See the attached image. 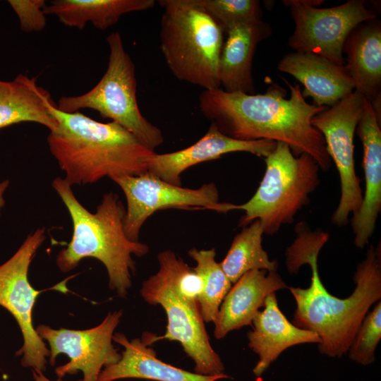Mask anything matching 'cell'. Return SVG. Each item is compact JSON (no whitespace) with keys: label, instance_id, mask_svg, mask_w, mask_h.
<instances>
[{"label":"cell","instance_id":"obj_1","mask_svg":"<svg viewBox=\"0 0 381 381\" xmlns=\"http://www.w3.org/2000/svg\"><path fill=\"white\" fill-rule=\"evenodd\" d=\"M296 238L286 250V265L291 273L309 265L311 283L308 288L287 287L296 303L293 324L316 333L318 349L329 357L346 354L370 308L381 298L380 247L373 245L354 274L356 287L349 297L337 298L323 285L318 258L329 239L328 233L311 231L304 222L296 226Z\"/></svg>","mask_w":381,"mask_h":381},{"label":"cell","instance_id":"obj_2","mask_svg":"<svg viewBox=\"0 0 381 381\" xmlns=\"http://www.w3.org/2000/svg\"><path fill=\"white\" fill-rule=\"evenodd\" d=\"M290 90L272 83L263 94L203 90L199 108L223 134L240 140H270L287 144L294 156L306 153L327 171L332 164L324 138L311 119L325 110L306 101L300 86L282 78Z\"/></svg>","mask_w":381,"mask_h":381},{"label":"cell","instance_id":"obj_3","mask_svg":"<svg viewBox=\"0 0 381 381\" xmlns=\"http://www.w3.org/2000/svg\"><path fill=\"white\" fill-rule=\"evenodd\" d=\"M52 111L59 124L47 136L48 147L71 186L147 171L155 151L121 126L63 112L57 104Z\"/></svg>","mask_w":381,"mask_h":381},{"label":"cell","instance_id":"obj_4","mask_svg":"<svg viewBox=\"0 0 381 381\" xmlns=\"http://www.w3.org/2000/svg\"><path fill=\"white\" fill-rule=\"evenodd\" d=\"M52 187L66 206L73 226L70 242L56 258L59 269L68 272L82 260L95 258L107 271L109 288L119 296H126L135 272L132 255L143 256L148 253L149 247L126 236V207L118 195L105 193L92 213L80 202L64 178L54 179Z\"/></svg>","mask_w":381,"mask_h":381},{"label":"cell","instance_id":"obj_5","mask_svg":"<svg viewBox=\"0 0 381 381\" xmlns=\"http://www.w3.org/2000/svg\"><path fill=\"white\" fill-rule=\"evenodd\" d=\"M164 8L160 49L173 75L210 90L220 87L219 62L224 32L200 0H159Z\"/></svg>","mask_w":381,"mask_h":381},{"label":"cell","instance_id":"obj_6","mask_svg":"<svg viewBox=\"0 0 381 381\" xmlns=\"http://www.w3.org/2000/svg\"><path fill=\"white\" fill-rule=\"evenodd\" d=\"M265 161V171L253 197L241 205L229 203L226 210L245 212L239 226L258 219L264 234L273 235L283 225L291 224L296 213L310 202L309 195L320 183V167L308 154L294 156L282 142H277Z\"/></svg>","mask_w":381,"mask_h":381},{"label":"cell","instance_id":"obj_7","mask_svg":"<svg viewBox=\"0 0 381 381\" xmlns=\"http://www.w3.org/2000/svg\"><path fill=\"white\" fill-rule=\"evenodd\" d=\"M158 271L144 281L140 291L143 298L150 305H160L165 310L167 325L165 334L154 337L179 341L185 353L195 363L194 372L204 375H223L224 365L210 342L199 301L180 290L179 278L186 263L170 250L157 255Z\"/></svg>","mask_w":381,"mask_h":381},{"label":"cell","instance_id":"obj_8","mask_svg":"<svg viewBox=\"0 0 381 381\" xmlns=\"http://www.w3.org/2000/svg\"><path fill=\"white\" fill-rule=\"evenodd\" d=\"M109 61L99 82L89 91L76 96L61 97L57 108L66 113L89 109L109 119L135 136L150 150L164 143L161 130L141 114L136 97L137 81L133 60L126 51L119 32L107 37Z\"/></svg>","mask_w":381,"mask_h":381},{"label":"cell","instance_id":"obj_9","mask_svg":"<svg viewBox=\"0 0 381 381\" xmlns=\"http://www.w3.org/2000/svg\"><path fill=\"white\" fill-rule=\"evenodd\" d=\"M366 98L354 90L331 107L315 115L311 124L322 135L326 150L340 179L341 197L332 216L334 224L342 226L356 214L363 200L361 179L355 170L353 138Z\"/></svg>","mask_w":381,"mask_h":381},{"label":"cell","instance_id":"obj_10","mask_svg":"<svg viewBox=\"0 0 381 381\" xmlns=\"http://www.w3.org/2000/svg\"><path fill=\"white\" fill-rule=\"evenodd\" d=\"M46 238L45 229L38 228L27 236L15 253L0 265V306L15 318L23 337L21 365L44 372L50 351L37 334L32 322L37 298L44 291L35 289L28 279L30 265Z\"/></svg>","mask_w":381,"mask_h":381},{"label":"cell","instance_id":"obj_11","mask_svg":"<svg viewBox=\"0 0 381 381\" xmlns=\"http://www.w3.org/2000/svg\"><path fill=\"white\" fill-rule=\"evenodd\" d=\"M112 181L122 190L126 200L124 229L128 238L139 241L140 229L156 211L167 208L206 209L226 213L227 202H220L214 183L195 189L167 183L148 171L124 175Z\"/></svg>","mask_w":381,"mask_h":381},{"label":"cell","instance_id":"obj_12","mask_svg":"<svg viewBox=\"0 0 381 381\" xmlns=\"http://www.w3.org/2000/svg\"><path fill=\"white\" fill-rule=\"evenodd\" d=\"M282 3L289 6L295 24L288 44L296 52L318 54L344 66L343 46L350 32L358 24L377 18L363 0H349L339 6L317 7Z\"/></svg>","mask_w":381,"mask_h":381},{"label":"cell","instance_id":"obj_13","mask_svg":"<svg viewBox=\"0 0 381 381\" xmlns=\"http://www.w3.org/2000/svg\"><path fill=\"white\" fill-rule=\"evenodd\" d=\"M122 314V310L109 312L99 325L83 330L38 325L37 334L49 343V364L54 365L61 353L69 358L67 363L55 368L58 378L81 371L83 381H97L102 368L118 362L121 354L114 347L112 338Z\"/></svg>","mask_w":381,"mask_h":381},{"label":"cell","instance_id":"obj_14","mask_svg":"<svg viewBox=\"0 0 381 381\" xmlns=\"http://www.w3.org/2000/svg\"><path fill=\"white\" fill-rule=\"evenodd\" d=\"M276 144L277 142L270 140H236L223 134L211 123L206 133L190 146L169 153L155 152L147 171L167 183L181 186L182 173L195 164L236 152L265 158L274 150Z\"/></svg>","mask_w":381,"mask_h":381},{"label":"cell","instance_id":"obj_15","mask_svg":"<svg viewBox=\"0 0 381 381\" xmlns=\"http://www.w3.org/2000/svg\"><path fill=\"white\" fill-rule=\"evenodd\" d=\"M363 147V167L365 192L358 212L353 214L351 226L354 244L364 248L372 236L381 210V130L380 121L366 99L356 130Z\"/></svg>","mask_w":381,"mask_h":381},{"label":"cell","instance_id":"obj_16","mask_svg":"<svg viewBox=\"0 0 381 381\" xmlns=\"http://www.w3.org/2000/svg\"><path fill=\"white\" fill-rule=\"evenodd\" d=\"M155 334L145 332L141 338L128 341L120 332H115L113 341L123 346L120 360L105 367L97 381H114L124 378H140L157 381H217L229 378L226 374L204 375L190 373L159 359L151 345Z\"/></svg>","mask_w":381,"mask_h":381},{"label":"cell","instance_id":"obj_17","mask_svg":"<svg viewBox=\"0 0 381 381\" xmlns=\"http://www.w3.org/2000/svg\"><path fill=\"white\" fill-rule=\"evenodd\" d=\"M277 68L298 80L304 87L303 97H311L318 107H333L355 89L345 65L313 53H289L278 63Z\"/></svg>","mask_w":381,"mask_h":381},{"label":"cell","instance_id":"obj_18","mask_svg":"<svg viewBox=\"0 0 381 381\" xmlns=\"http://www.w3.org/2000/svg\"><path fill=\"white\" fill-rule=\"evenodd\" d=\"M253 329L248 333V346L258 356L253 373L260 376L286 349L306 343H320L318 335L290 322L281 312L275 293L269 294L262 310L253 321Z\"/></svg>","mask_w":381,"mask_h":381},{"label":"cell","instance_id":"obj_19","mask_svg":"<svg viewBox=\"0 0 381 381\" xmlns=\"http://www.w3.org/2000/svg\"><path fill=\"white\" fill-rule=\"evenodd\" d=\"M267 272L262 270L249 271L231 286L214 322L217 339L224 338L231 331L252 325L266 297L287 288L277 271Z\"/></svg>","mask_w":381,"mask_h":381},{"label":"cell","instance_id":"obj_20","mask_svg":"<svg viewBox=\"0 0 381 381\" xmlns=\"http://www.w3.org/2000/svg\"><path fill=\"white\" fill-rule=\"evenodd\" d=\"M272 33V26L262 20L240 24L226 32L219 62V78L223 90L255 94L253 56L258 44Z\"/></svg>","mask_w":381,"mask_h":381},{"label":"cell","instance_id":"obj_21","mask_svg":"<svg viewBox=\"0 0 381 381\" xmlns=\"http://www.w3.org/2000/svg\"><path fill=\"white\" fill-rule=\"evenodd\" d=\"M37 80L22 73L11 81L0 80V130L25 122L56 130L59 123L52 109L56 103Z\"/></svg>","mask_w":381,"mask_h":381},{"label":"cell","instance_id":"obj_22","mask_svg":"<svg viewBox=\"0 0 381 381\" xmlns=\"http://www.w3.org/2000/svg\"><path fill=\"white\" fill-rule=\"evenodd\" d=\"M345 66L355 90L368 102L381 95V23L370 20L356 26L346 37L343 49Z\"/></svg>","mask_w":381,"mask_h":381},{"label":"cell","instance_id":"obj_23","mask_svg":"<svg viewBox=\"0 0 381 381\" xmlns=\"http://www.w3.org/2000/svg\"><path fill=\"white\" fill-rule=\"evenodd\" d=\"M154 0H54L44 13L55 16L64 25L83 30L87 23L107 29L126 13L152 8Z\"/></svg>","mask_w":381,"mask_h":381},{"label":"cell","instance_id":"obj_24","mask_svg":"<svg viewBox=\"0 0 381 381\" xmlns=\"http://www.w3.org/2000/svg\"><path fill=\"white\" fill-rule=\"evenodd\" d=\"M263 226L255 219L243 227L233 239L223 260L219 262L223 271L234 284L245 273L253 270L277 271L278 262L270 260L262 248Z\"/></svg>","mask_w":381,"mask_h":381},{"label":"cell","instance_id":"obj_25","mask_svg":"<svg viewBox=\"0 0 381 381\" xmlns=\"http://www.w3.org/2000/svg\"><path fill=\"white\" fill-rule=\"evenodd\" d=\"M188 254L195 261L193 269L202 282V291L198 300L202 319L205 322H214L232 284L215 260L214 248L208 250L193 248Z\"/></svg>","mask_w":381,"mask_h":381},{"label":"cell","instance_id":"obj_26","mask_svg":"<svg viewBox=\"0 0 381 381\" xmlns=\"http://www.w3.org/2000/svg\"><path fill=\"white\" fill-rule=\"evenodd\" d=\"M200 2L224 33L236 25L262 20V11L257 0H200Z\"/></svg>","mask_w":381,"mask_h":381},{"label":"cell","instance_id":"obj_27","mask_svg":"<svg viewBox=\"0 0 381 381\" xmlns=\"http://www.w3.org/2000/svg\"><path fill=\"white\" fill-rule=\"evenodd\" d=\"M381 339V303L365 316L349 348V357L362 365L375 361V351Z\"/></svg>","mask_w":381,"mask_h":381},{"label":"cell","instance_id":"obj_28","mask_svg":"<svg viewBox=\"0 0 381 381\" xmlns=\"http://www.w3.org/2000/svg\"><path fill=\"white\" fill-rule=\"evenodd\" d=\"M8 4L17 16L23 32H40L44 29L47 23L45 1L8 0Z\"/></svg>","mask_w":381,"mask_h":381},{"label":"cell","instance_id":"obj_29","mask_svg":"<svg viewBox=\"0 0 381 381\" xmlns=\"http://www.w3.org/2000/svg\"><path fill=\"white\" fill-rule=\"evenodd\" d=\"M286 1L290 4L310 6L313 7L320 6L324 2L323 0H286Z\"/></svg>","mask_w":381,"mask_h":381},{"label":"cell","instance_id":"obj_30","mask_svg":"<svg viewBox=\"0 0 381 381\" xmlns=\"http://www.w3.org/2000/svg\"><path fill=\"white\" fill-rule=\"evenodd\" d=\"M8 186H9V181L8 179H5L0 182V216H1V210L5 205L4 195Z\"/></svg>","mask_w":381,"mask_h":381},{"label":"cell","instance_id":"obj_31","mask_svg":"<svg viewBox=\"0 0 381 381\" xmlns=\"http://www.w3.org/2000/svg\"><path fill=\"white\" fill-rule=\"evenodd\" d=\"M32 375L34 380L35 381H52L48 379L44 374L43 372L36 371L32 370ZM56 381H62L61 378H58ZM78 381H83V380H79Z\"/></svg>","mask_w":381,"mask_h":381}]
</instances>
